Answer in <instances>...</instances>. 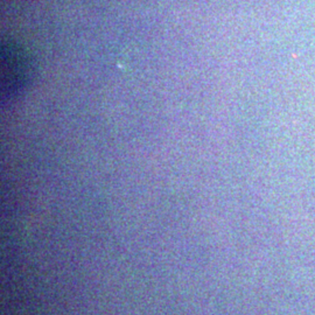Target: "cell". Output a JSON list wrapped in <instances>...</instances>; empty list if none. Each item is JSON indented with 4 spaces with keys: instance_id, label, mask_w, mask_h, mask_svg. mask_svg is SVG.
Instances as JSON below:
<instances>
[{
    "instance_id": "1",
    "label": "cell",
    "mask_w": 315,
    "mask_h": 315,
    "mask_svg": "<svg viewBox=\"0 0 315 315\" xmlns=\"http://www.w3.org/2000/svg\"><path fill=\"white\" fill-rule=\"evenodd\" d=\"M35 72L33 56L15 42L1 45V98L10 102L22 95Z\"/></svg>"
}]
</instances>
